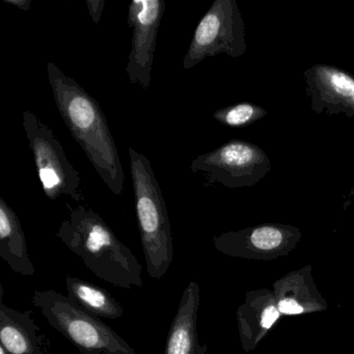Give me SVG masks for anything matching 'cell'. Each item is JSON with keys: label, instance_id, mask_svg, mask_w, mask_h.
Segmentation results:
<instances>
[{"label": "cell", "instance_id": "1", "mask_svg": "<svg viewBox=\"0 0 354 354\" xmlns=\"http://www.w3.org/2000/svg\"><path fill=\"white\" fill-rule=\"evenodd\" d=\"M47 75L57 111L99 177L115 196L124 192L125 174L115 138L99 103L53 62Z\"/></svg>", "mask_w": 354, "mask_h": 354}, {"label": "cell", "instance_id": "2", "mask_svg": "<svg viewBox=\"0 0 354 354\" xmlns=\"http://www.w3.org/2000/svg\"><path fill=\"white\" fill-rule=\"evenodd\" d=\"M67 206L57 237L102 281L123 289L142 287V264L102 217L84 205Z\"/></svg>", "mask_w": 354, "mask_h": 354}, {"label": "cell", "instance_id": "3", "mask_svg": "<svg viewBox=\"0 0 354 354\" xmlns=\"http://www.w3.org/2000/svg\"><path fill=\"white\" fill-rule=\"evenodd\" d=\"M136 218L151 279H161L174 261V241L167 203L149 158L129 148Z\"/></svg>", "mask_w": 354, "mask_h": 354}, {"label": "cell", "instance_id": "4", "mask_svg": "<svg viewBox=\"0 0 354 354\" xmlns=\"http://www.w3.org/2000/svg\"><path fill=\"white\" fill-rule=\"evenodd\" d=\"M32 304L82 354H136L111 326L55 290L34 292Z\"/></svg>", "mask_w": 354, "mask_h": 354}, {"label": "cell", "instance_id": "5", "mask_svg": "<svg viewBox=\"0 0 354 354\" xmlns=\"http://www.w3.org/2000/svg\"><path fill=\"white\" fill-rule=\"evenodd\" d=\"M22 118L39 179L47 198L57 200L69 196L75 202H84L80 173L70 162L53 130L32 111H24Z\"/></svg>", "mask_w": 354, "mask_h": 354}, {"label": "cell", "instance_id": "6", "mask_svg": "<svg viewBox=\"0 0 354 354\" xmlns=\"http://www.w3.org/2000/svg\"><path fill=\"white\" fill-rule=\"evenodd\" d=\"M271 167L270 158L262 148L242 140H229L190 163V171L204 174L208 185L221 184L230 189L256 185Z\"/></svg>", "mask_w": 354, "mask_h": 354}, {"label": "cell", "instance_id": "7", "mask_svg": "<svg viewBox=\"0 0 354 354\" xmlns=\"http://www.w3.org/2000/svg\"><path fill=\"white\" fill-rule=\"evenodd\" d=\"M245 24L236 0H215L198 22L183 59L189 70L208 57L227 55L233 59L246 53Z\"/></svg>", "mask_w": 354, "mask_h": 354}, {"label": "cell", "instance_id": "8", "mask_svg": "<svg viewBox=\"0 0 354 354\" xmlns=\"http://www.w3.org/2000/svg\"><path fill=\"white\" fill-rule=\"evenodd\" d=\"M163 0H133L128 8V26L132 28L131 49L126 73L130 84L148 91L161 20L165 12Z\"/></svg>", "mask_w": 354, "mask_h": 354}, {"label": "cell", "instance_id": "9", "mask_svg": "<svg viewBox=\"0 0 354 354\" xmlns=\"http://www.w3.org/2000/svg\"><path fill=\"white\" fill-rule=\"evenodd\" d=\"M310 109L329 117H354V76L335 66L317 64L304 72Z\"/></svg>", "mask_w": 354, "mask_h": 354}, {"label": "cell", "instance_id": "10", "mask_svg": "<svg viewBox=\"0 0 354 354\" xmlns=\"http://www.w3.org/2000/svg\"><path fill=\"white\" fill-rule=\"evenodd\" d=\"M200 286L192 281L182 294L179 306L171 321L163 354H206L207 346L201 345L198 335Z\"/></svg>", "mask_w": 354, "mask_h": 354}, {"label": "cell", "instance_id": "11", "mask_svg": "<svg viewBox=\"0 0 354 354\" xmlns=\"http://www.w3.org/2000/svg\"><path fill=\"white\" fill-rule=\"evenodd\" d=\"M32 310H14L3 302L0 285V345L10 354H47L38 335Z\"/></svg>", "mask_w": 354, "mask_h": 354}, {"label": "cell", "instance_id": "12", "mask_svg": "<svg viewBox=\"0 0 354 354\" xmlns=\"http://www.w3.org/2000/svg\"><path fill=\"white\" fill-rule=\"evenodd\" d=\"M0 257L14 272L26 277L36 273L19 217L3 198H0Z\"/></svg>", "mask_w": 354, "mask_h": 354}, {"label": "cell", "instance_id": "13", "mask_svg": "<svg viewBox=\"0 0 354 354\" xmlns=\"http://www.w3.org/2000/svg\"><path fill=\"white\" fill-rule=\"evenodd\" d=\"M68 297L80 308L96 318H121L124 308L109 292L94 283L67 274L66 277Z\"/></svg>", "mask_w": 354, "mask_h": 354}, {"label": "cell", "instance_id": "14", "mask_svg": "<svg viewBox=\"0 0 354 354\" xmlns=\"http://www.w3.org/2000/svg\"><path fill=\"white\" fill-rule=\"evenodd\" d=\"M268 111L264 107L250 102L238 103L218 109L212 118L230 128H243L264 119Z\"/></svg>", "mask_w": 354, "mask_h": 354}, {"label": "cell", "instance_id": "15", "mask_svg": "<svg viewBox=\"0 0 354 354\" xmlns=\"http://www.w3.org/2000/svg\"><path fill=\"white\" fill-rule=\"evenodd\" d=\"M248 238L252 245L259 250H273L279 248L283 242V232L279 227L263 225L252 230Z\"/></svg>", "mask_w": 354, "mask_h": 354}, {"label": "cell", "instance_id": "16", "mask_svg": "<svg viewBox=\"0 0 354 354\" xmlns=\"http://www.w3.org/2000/svg\"><path fill=\"white\" fill-rule=\"evenodd\" d=\"M86 3L93 22L98 26L104 10L105 0H86Z\"/></svg>", "mask_w": 354, "mask_h": 354}, {"label": "cell", "instance_id": "17", "mask_svg": "<svg viewBox=\"0 0 354 354\" xmlns=\"http://www.w3.org/2000/svg\"><path fill=\"white\" fill-rule=\"evenodd\" d=\"M279 312L287 315L300 314L304 312L302 306H300L295 300L292 299L281 300L279 304Z\"/></svg>", "mask_w": 354, "mask_h": 354}, {"label": "cell", "instance_id": "18", "mask_svg": "<svg viewBox=\"0 0 354 354\" xmlns=\"http://www.w3.org/2000/svg\"><path fill=\"white\" fill-rule=\"evenodd\" d=\"M279 313L274 306H269L263 313L262 316V326L264 328H269L272 326L273 323L279 318Z\"/></svg>", "mask_w": 354, "mask_h": 354}, {"label": "cell", "instance_id": "19", "mask_svg": "<svg viewBox=\"0 0 354 354\" xmlns=\"http://www.w3.org/2000/svg\"><path fill=\"white\" fill-rule=\"evenodd\" d=\"M3 3L13 6V7L22 10V11L28 12L30 10L32 1V0H3Z\"/></svg>", "mask_w": 354, "mask_h": 354}, {"label": "cell", "instance_id": "20", "mask_svg": "<svg viewBox=\"0 0 354 354\" xmlns=\"http://www.w3.org/2000/svg\"><path fill=\"white\" fill-rule=\"evenodd\" d=\"M0 354H10L9 352L7 351V350L5 349V348L3 347V346L0 345Z\"/></svg>", "mask_w": 354, "mask_h": 354}, {"label": "cell", "instance_id": "21", "mask_svg": "<svg viewBox=\"0 0 354 354\" xmlns=\"http://www.w3.org/2000/svg\"><path fill=\"white\" fill-rule=\"evenodd\" d=\"M350 196H354V185L352 187L351 192H350Z\"/></svg>", "mask_w": 354, "mask_h": 354}]
</instances>
